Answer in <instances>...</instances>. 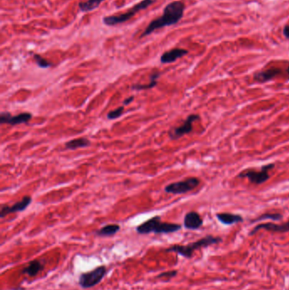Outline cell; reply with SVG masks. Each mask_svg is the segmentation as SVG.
Masks as SVG:
<instances>
[{
	"instance_id": "cell-1",
	"label": "cell",
	"mask_w": 289,
	"mask_h": 290,
	"mask_svg": "<svg viewBox=\"0 0 289 290\" xmlns=\"http://www.w3.org/2000/svg\"><path fill=\"white\" fill-rule=\"evenodd\" d=\"M185 5L182 1H173L168 3L164 9L163 14L161 17L152 20L147 26L144 32L141 35V38L151 34L156 30L163 28L165 26H173L178 24L182 18L184 17Z\"/></svg>"
},
{
	"instance_id": "cell-2",
	"label": "cell",
	"mask_w": 289,
	"mask_h": 290,
	"mask_svg": "<svg viewBox=\"0 0 289 290\" xmlns=\"http://www.w3.org/2000/svg\"><path fill=\"white\" fill-rule=\"evenodd\" d=\"M221 238L215 237V236L208 235L203 237L202 239H198L197 241L187 244V245H180L175 244L171 247L167 248L165 251L166 252L177 253L180 256H184L185 258H192L193 254L195 250H200L202 248L209 247L214 244H217L221 242Z\"/></svg>"
},
{
	"instance_id": "cell-3",
	"label": "cell",
	"mask_w": 289,
	"mask_h": 290,
	"mask_svg": "<svg viewBox=\"0 0 289 290\" xmlns=\"http://www.w3.org/2000/svg\"><path fill=\"white\" fill-rule=\"evenodd\" d=\"M182 228V226L178 223H171V222H162L161 216L155 215L154 217L149 219L148 221L139 225L136 230L139 234H149V233H156V234H167L178 232Z\"/></svg>"
},
{
	"instance_id": "cell-4",
	"label": "cell",
	"mask_w": 289,
	"mask_h": 290,
	"mask_svg": "<svg viewBox=\"0 0 289 290\" xmlns=\"http://www.w3.org/2000/svg\"><path fill=\"white\" fill-rule=\"evenodd\" d=\"M156 1L157 0H143L135 4L132 9H129L128 11L125 12L123 14H112L104 16L103 18V23L108 26H114L119 24L125 23L129 20H131L135 14H138V12L148 9L149 6L154 4Z\"/></svg>"
},
{
	"instance_id": "cell-5",
	"label": "cell",
	"mask_w": 289,
	"mask_h": 290,
	"mask_svg": "<svg viewBox=\"0 0 289 290\" xmlns=\"http://www.w3.org/2000/svg\"><path fill=\"white\" fill-rule=\"evenodd\" d=\"M275 167V163H270V164L264 165L263 167H261V171L252 169L243 170L237 176V178H247L251 184L255 185H261L269 180V172L274 169Z\"/></svg>"
},
{
	"instance_id": "cell-6",
	"label": "cell",
	"mask_w": 289,
	"mask_h": 290,
	"mask_svg": "<svg viewBox=\"0 0 289 290\" xmlns=\"http://www.w3.org/2000/svg\"><path fill=\"white\" fill-rule=\"evenodd\" d=\"M107 274V269L104 266L95 268L91 272L82 273L79 277V285L83 289H90L98 285Z\"/></svg>"
},
{
	"instance_id": "cell-7",
	"label": "cell",
	"mask_w": 289,
	"mask_h": 290,
	"mask_svg": "<svg viewBox=\"0 0 289 290\" xmlns=\"http://www.w3.org/2000/svg\"><path fill=\"white\" fill-rule=\"evenodd\" d=\"M200 184V180L197 178H186L184 181L176 182L166 186L165 191L172 194H184L193 191Z\"/></svg>"
},
{
	"instance_id": "cell-8",
	"label": "cell",
	"mask_w": 289,
	"mask_h": 290,
	"mask_svg": "<svg viewBox=\"0 0 289 290\" xmlns=\"http://www.w3.org/2000/svg\"><path fill=\"white\" fill-rule=\"evenodd\" d=\"M200 116L197 114L189 115L181 126L174 127L169 131V137L172 140H177L184 136L189 134L193 131V124L196 121H198Z\"/></svg>"
},
{
	"instance_id": "cell-9",
	"label": "cell",
	"mask_w": 289,
	"mask_h": 290,
	"mask_svg": "<svg viewBox=\"0 0 289 290\" xmlns=\"http://www.w3.org/2000/svg\"><path fill=\"white\" fill-rule=\"evenodd\" d=\"M32 115L31 113H20L19 115H12L9 112H1L0 114V123L9 124L10 126H16L20 124H26L32 120Z\"/></svg>"
},
{
	"instance_id": "cell-10",
	"label": "cell",
	"mask_w": 289,
	"mask_h": 290,
	"mask_svg": "<svg viewBox=\"0 0 289 290\" xmlns=\"http://www.w3.org/2000/svg\"><path fill=\"white\" fill-rule=\"evenodd\" d=\"M32 203V197L31 196H24L23 198H21L20 201L15 203L11 206L9 205H2L1 210H0V217L1 218H4L6 215L12 213L20 212V211H24L26 208L30 205Z\"/></svg>"
},
{
	"instance_id": "cell-11",
	"label": "cell",
	"mask_w": 289,
	"mask_h": 290,
	"mask_svg": "<svg viewBox=\"0 0 289 290\" xmlns=\"http://www.w3.org/2000/svg\"><path fill=\"white\" fill-rule=\"evenodd\" d=\"M261 229L269 231V232H272V233H287V232H289V220L286 222H284V223H282V224H276V223H272V222H266V223L258 224L249 233V235H254L255 233H257L258 231H260Z\"/></svg>"
},
{
	"instance_id": "cell-12",
	"label": "cell",
	"mask_w": 289,
	"mask_h": 290,
	"mask_svg": "<svg viewBox=\"0 0 289 290\" xmlns=\"http://www.w3.org/2000/svg\"><path fill=\"white\" fill-rule=\"evenodd\" d=\"M282 74L280 68H270L265 71H259L254 74V80L258 84H266L267 82L273 80L274 78Z\"/></svg>"
},
{
	"instance_id": "cell-13",
	"label": "cell",
	"mask_w": 289,
	"mask_h": 290,
	"mask_svg": "<svg viewBox=\"0 0 289 290\" xmlns=\"http://www.w3.org/2000/svg\"><path fill=\"white\" fill-rule=\"evenodd\" d=\"M203 218L196 211H190L184 216V225L189 230H197L203 226Z\"/></svg>"
},
{
	"instance_id": "cell-14",
	"label": "cell",
	"mask_w": 289,
	"mask_h": 290,
	"mask_svg": "<svg viewBox=\"0 0 289 290\" xmlns=\"http://www.w3.org/2000/svg\"><path fill=\"white\" fill-rule=\"evenodd\" d=\"M189 54V50L180 48L171 49L169 51H166L161 56V62L162 64L173 63L178 61V59L184 57Z\"/></svg>"
},
{
	"instance_id": "cell-15",
	"label": "cell",
	"mask_w": 289,
	"mask_h": 290,
	"mask_svg": "<svg viewBox=\"0 0 289 290\" xmlns=\"http://www.w3.org/2000/svg\"><path fill=\"white\" fill-rule=\"evenodd\" d=\"M215 216L218 219V221L221 222L222 224L227 225V226L237 224L243 221V217L242 215L232 214V213H217Z\"/></svg>"
},
{
	"instance_id": "cell-16",
	"label": "cell",
	"mask_w": 289,
	"mask_h": 290,
	"mask_svg": "<svg viewBox=\"0 0 289 290\" xmlns=\"http://www.w3.org/2000/svg\"><path fill=\"white\" fill-rule=\"evenodd\" d=\"M43 268H44V264L42 263L40 261H38V260H35V261L29 262L28 266H26L24 268L21 273L22 274H26L29 277H35L37 276V274L40 272H42L43 270Z\"/></svg>"
},
{
	"instance_id": "cell-17",
	"label": "cell",
	"mask_w": 289,
	"mask_h": 290,
	"mask_svg": "<svg viewBox=\"0 0 289 290\" xmlns=\"http://www.w3.org/2000/svg\"><path fill=\"white\" fill-rule=\"evenodd\" d=\"M161 73L160 72H155L152 73L149 79H150V83L148 84H133L131 89L132 90H137V91H140V90H147V89H151L157 86L158 79L161 77Z\"/></svg>"
},
{
	"instance_id": "cell-18",
	"label": "cell",
	"mask_w": 289,
	"mask_h": 290,
	"mask_svg": "<svg viewBox=\"0 0 289 290\" xmlns=\"http://www.w3.org/2000/svg\"><path fill=\"white\" fill-rule=\"evenodd\" d=\"M90 141L85 138H78L66 142L65 146L67 150H75L80 148H86L90 145Z\"/></svg>"
},
{
	"instance_id": "cell-19",
	"label": "cell",
	"mask_w": 289,
	"mask_h": 290,
	"mask_svg": "<svg viewBox=\"0 0 289 290\" xmlns=\"http://www.w3.org/2000/svg\"><path fill=\"white\" fill-rule=\"evenodd\" d=\"M104 0H87L85 2H80L78 6L82 12H90L97 9L101 3Z\"/></svg>"
},
{
	"instance_id": "cell-20",
	"label": "cell",
	"mask_w": 289,
	"mask_h": 290,
	"mask_svg": "<svg viewBox=\"0 0 289 290\" xmlns=\"http://www.w3.org/2000/svg\"><path fill=\"white\" fill-rule=\"evenodd\" d=\"M120 226L117 224L106 225L96 232V235L100 237H109V236L115 235L120 231Z\"/></svg>"
},
{
	"instance_id": "cell-21",
	"label": "cell",
	"mask_w": 289,
	"mask_h": 290,
	"mask_svg": "<svg viewBox=\"0 0 289 290\" xmlns=\"http://www.w3.org/2000/svg\"><path fill=\"white\" fill-rule=\"evenodd\" d=\"M283 219V215L280 213H265L263 215L258 216L257 218L254 219L251 222L264 221V220H272V221H280Z\"/></svg>"
},
{
	"instance_id": "cell-22",
	"label": "cell",
	"mask_w": 289,
	"mask_h": 290,
	"mask_svg": "<svg viewBox=\"0 0 289 290\" xmlns=\"http://www.w3.org/2000/svg\"><path fill=\"white\" fill-rule=\"evenodd\" d=\"M33 59H34L35 62H36L37 66L41 67V68L45 69V68H49V67L52 66V63L45 60L44 58L42 57L41 55H37V54L33 55Z\"/></svg>"
},
{
	"instance_id": "cell-23",
	"label": "cell",
	"mask_w": 289,
	"mask_h": 290,
	"mask_svg": "<svg viewBox=\"0 0 289 290\" xmlns=\"http://www.w3.org/2000/svg\"><path fill=\"white\" fill-rule=\"evenodd\" d=\"M124 109H125V107L120 106L118 107L117 109H113L110 112L107 114V118L109 120H115V119H117V118L120 117L122 114L124 113Z\"/></svg>"
},
{
	"instance_id": "cell-24",
	"label": "cell",
	"mask_w": 289,
	"mask_h": 290,
	"mask_svg": "<svg viewBox=\"0 0 289 290\" xmlns=\"http://www.w3.org/2000/svg\"><path fill=\"white\" fill-rule=\"evenodd\" d=\"M177 274H178V271H167V272L161 273V274H159L157 276V279H166L167 280H170V279H173L175 276H177Z\"/></svg>"
},
{
	"instance_id": "cell-25",
	"label": "cell",
	"mask_w": 289,
	"mask_h": 290,
	"mask_svg": "<svg viewBox=\"0 0 289 290\" xmlns=\"http://www.w3.org/2000/svg\"><path fill=\"white\" fill-rule=\"evenodd\" d=\"M134 100V96H131L129 98H126L125 100L123 101L124 106H126L128 105L130 103H132V101Z\"/></svg>"
},
{
	"instance_id": "cell-26",
	"label": "cell",
	"mask_w": 289,
	"mask_h": 290,
	"mask_svg": "<svg viewBox=\"0 0 289 290\" xmlns=\"http://www.w3.org/2000/svg\"><path fill=\"white\" fill-rule=\"evenodd\" d=\"M284 35L287 39H289V25H286L284 26Z\"/></svg>"
},
{
	"instance_id": "cell-27",
	"label": "cell",
	"mask_w": 289,
	"mask_h": 290,
	"mask_svg": "<svg viewBox=\"0 0 289 290\" xmlns=\"http://www.w3.org/2000/svg\"><path fill=\"white\" fill-rule=\"evenodd\" d=\"M25 290V289H24L23 287H21V286H19V287L15 288V289H14V290Z\"/></svg>"
},
{
	"instance_id": "cell-28",
	"label": "cell",
	"mask_w": 289,
	"mask_h": 290,
	"mask_svg": "<svg viewBox=\"0 0 289 290\" xmlns=\"http://www.w3.org/2000/svg\"><path fill=\"white\" fill-rule=\"evenodd\" d=\"M287 72H288V74H289V66L288 67V69H287Z\"/></svg>"
}]
</instances>
